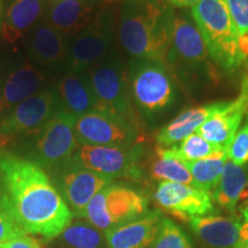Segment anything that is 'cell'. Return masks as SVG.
<instances>
[{
	"label": "cell",
	"instance_id": "cell-1",
	"mask_svg": "<svg viewBox=\"0 0 248 248\" xmlns=\"http://www.w3.org/2000/svg\"><path fill=\"white\" fill-rule=\"evenodd\" d=\"M0 178L5 192L2 206L27 234L52 240L73 222V213L57 186L36 162L1 154Z\"/></svg>",
	"mask_w": 248,
	"mask_h": 248
},
{
	"label": "cell",
	"instance_id": "cell-2",
	"mask_svg": "<svg viewBox=\"0 0 248 248\" xmlns=\"http://www.w3.org/2000/svg\"><path fill=\"white\" fill-rule=\"evenodd\" d=\"M172 13L166 0H125L121 9L119 36L126 53L139 60L166 63Z\"/></svg>",
	"mask_w": 248,
	"mask_h": 248
},
{
	"label": "cell",
	"instance_id": "cell-3",
	"mask_svg": "<svg viewBox=\"0 0 248 248\" xmlns=\"http://www.w3.org/2000/svg\"><path fill=\"white\" fill-rule=\"evenodd\" d=\"M166 64L173 77L187 89L203 88L218 78L215 62L191 12L173 9L171 42Z\"/></svg>",
	"mask_w": 248,
	"mask_h": 248
},
{
	"label": "cell",
	"instance_id": "cell-4",
	"mask_svg": "<svg viewBox=\"0 0 248 248\" xmlns=\"http://www.w3.org/2000/svg\"><path fill=\"white\" fill-rule=\"evenodd\" d=\"M191 14L216 66L228 73L237 70L247 58L225 0H200Z\"/></svg>",
	"mask_w": 248,
	"mask_h": 248
},
{
	"label": "cell",
	"instance_id": "cell-5",
	"mask_svg": "<svg viewBox=\"0 0 248 248\" xmlns=\"http://www.w3.org/2000/svg\"><path fill=\"white\" fill-rule=\"evenodd\" d=\"M128 73L132 102L144 116L160 115L176 101L177 88L164 62L133 59Z\"/></svg>",
	"mask_w": 248,
	"mask_h": 248
},
{
	"label": "cell",
	"instance_id": "cell-6",
	"mask_svg": "<svg viewBox=\"0 0 248 248\" xmlns=\"http://www.w3.org/2000/svg\"><path fill=\"white\" fill-rule=\"evenodd\" d=\"M99 109L125 117L138 125L130 93L128 67L116 49H111L85 71Z\"/></svg>",
	"mask_w": 248,
	"mask_h": 248
},
{
	"label": "cell",
	"instance_id": "cell-7",
	"mask_svg": "<svg viewBox=\"0 0 248 248\" xmlns=\"http://www.w3.org/2000/svg\"><path fill=\"white\" fill-rule=\"evenodd\" d=\"M148 212V200L141 192L126 185L110 183L91 200L85 212L86 221L106 232Z\"/></svg>",
	"mask_w": 248,
	"mask_h": 248
},
{
	"label": "cell",
	"instance_id": "cell-8",
	"mask_svg": "<svg viewBox=\"0 0 248 248\" xmlns=\"http://www.w3.org/2000/svg\"><path fill=\"white\" fill-rule=\"evenodd\" d=\"M115 15L111 8H105L73 38L69 45L66 66L67 73H85L92 64L110 51L114 39Z\"/></svg>",
	"mask_w": 248,
	"mask_h": 248
},
{
	"label": "cell",
	"instance_id": "cell-9",
	"mask_svg": "<svg viewBox=\"0 0 248 248\" xmlns=\"http://www.w3.org/2000/svg\"><path fill=\"white\" fill-rule=\"evenodd\" d=\"M75 135L79 145L129 147L138 144V125L108 110L94 109L77 117Z\"/></svg>",
	"mask_w": 248,
	"mask_h": 248
},
{
	"label": "cell",
	"instance_id": "cell-10",
	"mask_svg": "<svg viewBox=\"0 0 248 248\" xmlns=\"http://www.w3.org/2000/svg\"><path fill=\"white\" fill-rule=\"evenodd\" d=\"M76 117L66 110H59L33 135L36 163L43 169H52L69 160L79 144L75 135Z\"/></svg>",
	"mask_w": 248,
	"mask_h": 248
},
{
	"label": "cell",
	"instance_id": "cell-11",
	"mask_svg": "<svg viewBox=\"0 0 248 248\" xmlns=\"http://www.w3.org/2000/svg\"><path fill=\"white\" fill-rule=\"evenodd\" d=\"M144 150L140 144L129 147H108L79 145L73 159L86 169L110 179L124 178L138 181L142 171L140 161Z\"/></svg>",
	"mask_w": 248,
	"mask_h": 248
},
{
	"label": "cell",
	"instance_id": "cell-12",
	"mask_svg": "<svg viewBox=\"0 0 248 248\" xmlns=\"http://www.w3.org/2000/svg\"><path fill=\"white\" fill-rule=\"evenodd\" d=\"M52 170L58 191L77 218H84L91 200L98 192L113 183V179L80 166L73 156Z\"/></svg>",
	"mask_w": 248,
	"mask_h": 248
},
{
	"label": "cell",
	"instance_id": "cell-13",
	"mask_svg": "<svg viewBox=\"0 0 248 248\" xmlns=\"http://www.w3.org/2000/svg\"><path fill=\"white\" fill-rule=\"evenodd\" d=\"M61 110L54 89H43L0 117V136L31 135Z\"/></svg>",
	"mask_w": 248,
	"mask_h": 248
},
{
	"label": "cell",
	"instance_id": "cell-14",
	"mask_svg": "<svg viewBox=\"0 0 248 248\" xmlns=\"http://www.w3.org/2000/svg\"><path fill=\"white\" fill-rule=\"evenodd\" d=\"M154 199L164 212L183 221L215 212L209 192L181 183L160 182L155 188Z\"/></svg>",
	"mask_w": 248,
	"mask_h": 248
},
{
	"label": "cell",
	"instance_id": "cell-15",
	"mask_svg": "<svg viewBox=\"0 0 248 248\" xmlns=\"http://www.w3.org/2000/svg\"><path fill=\"white\" fill-rule=\"evenodd\" d=\"M45 82L46 75L32 62L14 60L0 68V117L43 90Z\"/></svg>",
	"mask_w": 248,
	"mask_h": 248
},
{
	"label": "cell",
	"instance_id": "cell-16",
	"mask_svg": "<svg viewBox=\"0 0 248 248\" xmlns=\"http://www.w3.org/2000/svg\"><path fill=\"white\" fill-rule=\"evenodd\" d=\"M248 111V93L243 84V92L233 101H222L218 109L207 119L195 133L210 144L228 152L232 139L239 130Z\"/></svg>",
	"mask_w": 248,
	"mask_h": 248
},
{
	"label": "cell",
	"instance_id": "cell-17",
	"mask_svg": "<svg viewBox=\"0 0 248 248\" xmlns=\"http://www.w3.org/2000/svg\"><path fill=\"white\" fill-rule=\"evenodd\" d=\"M68 51V39L46 21L33 29L28 46V55L32 63L48 69H64Z\"/></svg>",
	"mask_w": 248,
	"mask_h": 248
},
{
	"label": "cell",
	"instance_id": "cell-18",
	"mask_svg": "<svg viewBox=\"0 0 248 248\" xmlns=\"http://www.w3.org/2000/svg\"><path fill=\"white\" fill-rule=\"evenodd\" d=\"M162 216L157 210L105 232L108 248H151L159 232Z\"/></svg>",
	"mask_w": 248,
	"mask_h": 248
},
{
	"label": "cell",
	"instance_id": "cell-19",
	"mask_svg": "<svg viewBox=\"0 0 248 248\" xmlns=\"http://www.w3.org/2000/svg\"><path fill=\"white\" fill-rule=\"evenodd\" d=\"M94 0H62L51 4L45 21L66 38H74L94 17Z\"/></svg>",
	"mask_w": 248,
	"mask_h": 248
},
{
	"label": "cell",
	"instance_id": "cell-20",
	"mask_svg": "<svg viewBox=\"0 0 248 248\" xmlns=\"http://www.w3.org/2000/svg\"><path fill=\"white\" fill-rule=\"evenodd\" d=\"M190 225L206 248H238L243 224L237 217H193L190 219Z\"/></svg>",
	"mask_w": 248,
	"mask_h": 248
},
{
	"label": "cell",
	"instance_id": "cell-21",
	"mask_svg": "<svg viewBox=\"0 0 248 248\" xmlns=\"http://www.w3.org/2000/svg\"><path fill=\"white\" fill-rule=\"evenodd\" d=\"M61 110L79 117L89 111L99 109V105L86 73H67L54 86Z\"/></svg>",
	"mask_w": 248,
	"mask_h": 248
},
{
	"label": "cell",
	"instance_id": "cell-22",
	"mask_svg": "<svg viewBox=\"0 0 248 248\" xmlns=\"http://www.w3.org/2000/svg\"><path fill=\"white\" fill-rule=\"evenodd\" d=\"M45 11V0H11L0 29L6 45H15L32 29Z\"/></svg>",
	"mask_w": 248,
	"mask_h": 248
},
{
	"label": "cell",
	"instance_id": "cell-23",
	"mask_svg": "<svg viewBox=\"0 0 248 248\" xmlns=\"http://www.w3.org/2000/svg\"><path fill=\"white\" fill-rule=\"evenodd\" d=\"M221 102L203 105V106L190 108L182 111L179 115L167 123L159 130L156 135V141L159 147L170 148L178 145L187 137L197 131L200 125L206 122L214 111L218 109Z\"/></svg>",
	"mask_w": 248,
	"mask_h": 248
},
{
	"label": "cell",
	"instance_id": "cell-24",
	"mask_svg": "<svg viewBox=\"0 0 248 248\" xmlns=\"http://www.w3.org/2000/svg\"><path fill=\"white\" fill-rule=\"evenodd\" d=\"M248 193V169L228 160L224 170L214 188L212 198L222 208L231 214L237 210L238 203Z\"/></svg>",
	"mask_w": 248,
	"mask_h": 248
},
{
	"label": "cell",
	"instance_id": "cell-25",
	"mask_svg": "<svg viewBox=\"0 0 248 248\" xmlns=\"http://www.w3.org/2000/svg\"><path fill=\"white\" fill-rule=\"evenodd\" d=\"M151 173L152 177L160 182H173L194 186L185 162L176 154L172 147L156 148V156L152 162Z\"/></svg>",
	"mask_w": 248,
	"mask_h": 248
},
{
	"label": "cell",
	"instance_id": "cell-26",
	"mask_svg": "<svg viewBox=\"0 0 248 248\" xmlns=\"http://www.w3.org/2000/svg\"><path fill=\"white\" fill-rule=\"evenodd\" d=\"M60 248H108L105 232L89 221H74L59 235Z\"/></svg>",
	"mask_w": 248,
	"mask_h": 248
},
{
	"label": "cell",
	"instance_id": "cell-27",
	"mask_svg": "<svg viewBox=\"0 0 248 248\" xmlns=\"http://www.w3.org/2000/svg\"><path fill=\"white\" fill-rule=\"evenodd\" d=\"M228 160V153H223L207 159L185 162V164L191 173L195 187L210 193L221 178Z\"/></svg>",
	"mask_w": 248,
	"mask_h": 248
},
{
	"label": "cell",
	"instance_id": "cell-28",
	"mask_svg": "<svg viewBox=\"0 0 248 248\" xmlns=\"http://www.w3.org/2000/svg\"><path fill=\"white\" fill-rule=\"evenodd\" d=\"M172 148L184 162L202 160L218 154L228 153L222 148L210 144L209 141H207L206 139L195 132Z\"/></svg>",
	"mask_w": 248,
	"mask_h": 248
},
{
	"label": "cell",
	"instance_id": "cell-29",
	"mask_svg": "<svg viewBox=\"0 0 248 248\" xmlns=\"http://www.w3.org/2000/svg\"><path fill=\"white\" fill-rule=\"evenodd\" d=\"M151 248H193L190 239L171 219L161 221L159 232Z\"/></svg>",
	"mask_w": 248,
	"mask_h": 248
},
{
	"label": "cell",
	"instance_id": "cell-30",
	"mask_svg": "<svg viewBox=\"0 0 248 248\" xmlns=\"http://www.w3.org/2000/svg\"><path fill=\"white\" fill-rule=\"evenodd\" d=\"M225 4L239 33L243 51L248 60V0H225Z\"/></svg>",
	"mask_w": 248,
	"mask_h": 248
},
{
	"label": "cell",
	"instance_id": "cell-31",
	"mask_svg": "<svg viewBox=\"0 0 248 248\" xmlns=\"http://www.w3.org/2000/svg\"><path fill=\"white\" fill-rule=\"evenodd\" d=\"M228 156L231 162L238 166H246L248 163V111L245 123L235 133L228 148Z\"/></svg>",
	"mask_w": 248,
	"mask_h": 248
},
{
	"label": "cell",
	"instance_id": "cell-32",
	"mask_svg": "<svg viewBox=\"0 0 248 248\" xmlns=\"http://www.w3.org/2000/svg\"><path fill=\"white\" fill-rule=\"evenodd\" d=\"M22 234L27 233L21 230L20 226L16 224V222L14 221L11 214L5 209V207L2 206V208L0 207V245Z\"/></svg>",
	"mask_w": 248,
	"mask_h": 248
},
{
	"label": "cell",
	"instance_id": "cell-33",
	"mask_svg": "<svg viewBox=\"0 0 248 248\" xmlns=\"http://www.w3.org/2000/svg\"><path fill=\"white\" fill-rule=\"evenodd\" d=\"M0 248H42L39 240L35 239L29 234H22L7 243L0 245Z\"/></svg>",
	"mask_w": 248,
	"mask_h": 248
},
{
	"label": "cell",
	"instance_id": "cell-34",
	"mask_svg": "<svg viewBox=\"0 0 248 248\" xmlns=\"http://www.w3.org/2000/svg\"><path fill=\"white\" fill-rule=\"evenodd\" d=\"M166 1L168 2L170 6H172V7L182 9L193 7V6L197 5L200 0H166Z\"/></svg>",
	"mask_w": 248,
	"mask_h": 248
},
{
	"label": "cell",
	"instance_id": "cell-35",
	"mask_svg": "<svg viewBox=\"0 0 248 248\" xmlns=\"http://www.w3.org/2000/svg\"><path fill=\"white\" fill-rule=\"evenodd\" d=\"M238 248H248V221L244 222L240 230V240Z\"/></svg>",
	"mask_w": 248,
	"mask_h": 248
},
{
	"label": "cell",
	"instance_id": "cell-36",
	"mask_svg": "<svg viewBox=\"0 0 248 248\" xmlns=\"http://www.w3.org/2000/svg\"><path fill=\"white\" fill-rule=\"evenodd\" d=\"M244 84H245V86H246V90H247V93H248V77H247L246 79H245Z\"/></svg>",
	"mask_w": 248,
	"mask_h": 248
},
{
	"label": "cell",
	"instance_id": "cell-37",
	"mask_svg": "<svg viewBox=\"0 0 248 248\" xmlns=\"http://www.w3.org/2000/svg\"><path fill=\"white\" fill-rule=\"evenodd\" d=\"M1 11H2V4H1V0H0V17H1Z\"/></svg>",
	"mask_w": 248,
	"mask_h": 248
},
{
	"label": "cell",
	"instance_id": "cell-38",
	"mask_svg": "<svg viewBox=\"0 0 248 248\" xmlns=\"http://www.w3.org/2000/svg\"><path fill=\"white\" fill-rule=\"evenodd\" d=\"M51 1V4H54V2H59V1H62V0H49Z\"/></svg>",
	"mask_w": 248,
	"mask_h": 248
}]
</instances>
